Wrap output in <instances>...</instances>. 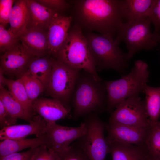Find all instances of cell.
<instances>
[{"label": "cell", "mask_w": 160, "mask_h": 160, "mask_svg": "<svg viewBox=\"0 0 160 160\" xmlns=\"http://www.w3.org/2000/svg\"><path fill=\"white\" fill-rule=\"evenodd\" d=\"M78 24L90 31L113 39L124 20L119 0H78L73 1Z\"/></svg>", "instance_id": "6da1fadb"}, {"label": "cell", "mask_w": 160, "mask_h": 160, "mask_svg": "<svg viewBox=\"0 0 160 160\" xmlns=\"http://www.w3.org/2000/svg\"><path fill=\"white\" fill-rule=\"evenodd\" d=\"M107 102L104 80H97L90 73L81 70L71 98L72 118L76 121L92 113L100 114L106 111Z\"/></svg>", "instance_id": "7a4b0ae2"}, {"label": "cell", "mask_w": 160, "mask_h": 160, "mask_svg": "<svg viewBox=\"0 0 160 160\" xmlns=\"http://www.w3.org/2000/svg\"><path fill=\"white\" fill-rule=\"evenodd\" d=\"M149 74L147 63L138 60L134 61L130 72L122 76L121 79L104 80L108 95L106 111L111 114L123 100L130 97L139 95L140 93L144 92Z\"/></svg>", "instance_id": "3957f363"}, {"label": "cell", "mask_w": 160, "mask_h": 160, "mask_svg": "<svg viewBox=\"0 0 160 160\" xmlns=\"http://www.w3.org/2000/svg\"><path fill=\"white\" fill-rule=\"evenodd\" d=\"M56 57L73 68L88 72L97 80L102 79L97 73L87 39L77 23L69 30Z\"/></svg>", "instance_id": "277c9868"}, {"label": "cell", "mask_w": 160, "mask_h": 160, "mask_svg": "<svg viewBox=\"0 0 160 160\" xmlns=\"http://www.w3.org/2000/svg\"><path fill=\"white\" fill-rule=\"evenodd\" d=\"M90 51L97 71L111 69L119 73L124 72L129 65L127 54L119 47L112 37L93 33L88 34Z\"/></svg>", "instance_id": "5b68a950"}, {"label": "cell", "mask_w": 160, "mask_h": 160, "mask_svg": "<svg viewBox=\"0 0 160 160\" xmlns=\"http://www.w3.org/2000/svg\"><path fill=\"white\" fill-rule=\"evenodd\" d=\"M151 20L148 17L137 20L122 23L118 28L115 41L119 45L125 44L129 61L134 55L143 50H149L156 47L160 42V34L151 31Z\"/></svg>", "instance_id": "8992f818"}, {"label": "cell", "mask_w": 160, "mask_h": 160, "mask_svg": "<svg viewBox=\"0 0 160 160\" xmlns=\"http://www.w3.org/2000/svg\"><path fill=\"white\" fill-rule=\"evenodd\" d=\"M83 122L85 133L73 143L86 155L89 160H105L110 153V148L104 136L106 124L98 114L92 113L87 115Z\"/></svg>", "instance_id": "52a82bcc"}, {"label": "cell", "mask_w": 160, "mask_h": 160, "mask_svg": "<svg viewBox=\"0 0 160 160\" xmlns=\"http://www.w3.org/2000/svg\"><path fill=\"white\" fill-rule=\"evenodd\" d=\"M80 71L54 59L47 94L71 111V100Z\"/></svg>", "instance_id": "ba28073f"}, {"label": "cell", "mask_w": 160, "mask_h": 160, "mask_svg": "<svg viewBox=\"0 0 160 160\" xmlns=\"http://www.w3.org/2000/svg\"><path fill=\"white\" fill-rule=\"evenodd\" d=\"M111 113L108 123L139 127L150 125L144 100L139 95L128 97L119 103Z\"/></svg>", "instance_id": "9c48e42d"}, {"label": "cell", "mask_w": 160, "mask_h": 160, "mask_svg": "<svg viewBox=\"0 0 160 160\" xmlns=\"http://www.w3.org/2000/svg\"><path fill=\"white\" fill-rule=\"evenodd\" d=\"M86 127L83 121L77 127H69L57 124L56 122L47 123L45 134L47 148L59 155L67 152L70 144L85 134Z\"/></svg>", "instance_id": "30bf717a"}, {"label": "cell", "mask_w": 160, "mask_h": 160, "mask_svg": "<svg viewBox=\"0 0 160 160\" xmlns=\"http://www.w3.org/2000/svg\"><path fill=\"white\" fill-rule=\"evenodd\" d=\"M150 125L147 127L130 126L119 124H106L107 141H116L140 146H146Z\"/></svg>", "instance_id": "8fae6325"}, {"label": "cell", "mask_w": 160, "mask_h": 160, "mask_svg": "<svg viewBox=\"0 0 160 160\" xmlns=\"http://www.w3.org/2000/svg\"><path fill=\"white\" fill-rule=\"evenodd\" d=\"M34 57L27 52L21 44L4 52L0 56V72L20 78L29 61Z\"/></svg>", "instance_id": "7c38bea8"}, {"label": "cell", "mask_w": 160, "mask_h": 160, "mask_svg": "<svg viewBox=\"0 0 160 160\" xmlns=\"http://www.w3.org/2000/svg\"><path fill=\"white\" fill-rule=\"evenodd\" d=\"M29 123L27 124H14L1 129L0 140L23 139L32 135L39 137L45 134L48 123L40 115H35Z\"/></svg>", "instance_id": "4fadbf2b"}, {"label": "cell", "mask_w": 160, "mask_h": 160, "mask_svg": "<svg viewBox=\"0 0 160 160\" xmlns=\"http://www.w3.org/2000/svg\"><path fill=\"white\" fill-rule=\"evenodd\" d=\"M72 20L71 16L60 14L52 20L47 31L48 54L56 57L67 37Z\"/></svg>", "instance_id": "5bb4252c"}, {"label": "cell", "mask_w": 160, "mask_h": 160, "mask_svg": "<svg viewBox=\"0 0 160 160\" xmlns=\"http://www.w3.org/2000/svg\"><path fill=\"white\" fill-rule=\"evenodd\" d=\"M47 31L27 28L17 38L29 54L34 57H43L48 54Z\"/></svg>", "instance_id": "9a60e30c"}, {"label": "cell", "mask_w": 160, "mask_h": 160, "mask_svg": "<svg viewBox=\"0 0 160 160\" xmlns=\"http://www.w3.org/2000/svg\"><path fill=\"white\" fill-rule=\"evenodd\" d=\"M35 114L41 116L48 123L59 119L72 118L71 111L54 99L40 98L33 103Z\"/></svg>", "instance_id": "2e32d148"}, {"label": "cell", "mask_w": 160, "mask_h": 160, "mask_svg": "<svg viewBox=\"0 0 160 160\" xmlns=\"http://www.w3.org/2000/svg\"><path fill=\"white\" fill-rule=\"evenodd\" d=\"M29 13L27 28L47 31L52 20L59 14L48 8L36 0H26Z\"/></svg>", "instance_id": "e0dca14e"}, {"label": "cell", "mask_w": 160, "mask_h": 160, "mask_svg": "<svg viewBox=\"0 0 160 160\" xmlns=\"http://www.w3.org/2000/svg\"><path fill=\"white\" fill-rule=\"evenodd\" d=\"M112 160H148L146 146H140L116 141H107Z\"/></svg>", "instance_id": "ac0fdd59"}, {"label": "cell", "mask_w": 160, "mask_h": 160, "mask_svg": "<svg viewBox=\"0 0 160 160\" xmlns=\"http://www.w3.org/2000/svg\"><path fill=\"white\" fill-rule=\"evenodd\" d=\"M121 12L126 22L148 17L154 0H119Z\"/></svg>", "instance_id": "d6986e66"}, {"label": "cell", "mask_w": 160, "mask_h": 160, "mask_svg": "<svg viewBox=\"0 0 160 160\" xmlns=\"http://www.w3.org/2000/svg\"><path fill=\"white\" fill-rule=\"evenodd\" d=\"M41 146L47 147V139L45 134L41 137L33 138L5 140L0 142V158L17 153L26 148Z\"/></svg>", "instance_id": "ffe728a7"}, {"label": "cell", "mask_w": 160, "mask_h": 160, "mask_svg": "<svg viewBox=\"0 0 160 160\" xmlns=\"http://www.w3.org/2000/svg\"><path fill=\"white\" fill-rule=\"evenodd\" d=\"M54 59L44 57H34L28 63L24 73L37 79L42 84L44 89H46Z\"/></svg>", "instance_id": "44dd1931"}, {"label": "cell", "mask_w": 160, "mask_h": 160, "mask_svg": "<svg viewBox=\"0 0 160 160\" xmlns=\"http://www.w3.org/2000/svg\"><path fill=\"white\" fill-rule=\"evenodd\" d=\"M0 84L6 85L9 91L21 104L27 115L31 119L35 115L33 103L30 100L20 78L13 80L7 79L0 72Z\"/></svg>", "instance_id": "7402d4cb"}, {"label": "cell", "mask_w": 160, "mask_h": 160, "mask_svg": "<svg viewBox=\"0 0 160 160\" xmlns=\"http://www.w3.org/2000/svg\"><path fill=\"white\" fill-rule=\"evenodd\" d=\"M29 13L26 0L14 1L9 19V30L17 37L27 28Z\"/></svg>", "instance_id": "603a6c76"}, {"label": "cell", "mask_w": 160, "mask_h": 160, "mask_svg": "<svg viewBox=\"0 0 160 160\" xmlns=\"http://www.w3.org/2000/svg\"><path fill=\"white\" fill-rule=\"evenodd\" d=\"M145 101L149 121L156 124L160 116V87H153L147 85L144 89Z\"/></svg>", "instance_id": "cb8c5ba5"}, {"label": "cell", "mask_w": 160, "mask_h": 160, "mask_svg": "<svg viewBox=\"0 0 160 160\" xmlns=\"http://www.w3.org/2000/svg\"><path fill=\"white\" fill-rule=\"evenodd\" d=\"M0 101L8 113L13 118L16 119H21L29 122L32 119L27 115L22 105L11 92L1 84Z\"/></svg>", "instance_id": "d4e9b609"}, {"label": "cell", "mask_w": 160, "mask_h": 160, "mask_svg": "<svg viewBox=\"0 0 160 160\" xmlns=\"http://www.w3.org/2000/svg\"><path fill=\"white\" fill-rule=\"evenodd\" d=\"M150 123L146 146L150 158L160 160V128L156 124Z\"/></svg>", "instance_id": "484cf974"}, {"label": "cell", "mask_w": 160, "mask_h": 160, "mask_svg": "<svg viewBox=\"0 0 160 160\" xmlns=\"http://www.w3.org/2000/svg\"><path fill=\"white\" fill-rule=\"evenodd\" d=\"M31 101L33 103L44 89L42 84L37 79L23 74L20 78Z\"/></svg>", "instance_id": "4316f807"}, {"label": "cell", "mask_w": 160, "mask_h": 160, "mask_svg": "<svg viewBox=\"0 0 160 160\" xmlns=\"http://www.w3.org/2000/svg\"><path fill=\"white\" fill-rule=\"evenodd\" d=\"M18 38L8 29L0 24V51L4 52L14 47L19 43Z\"/></svg>", "instance_id": "83f0119b"}, {"label": "cell", "mask_w": 160, "mask_h": 160, "mask_svg": "<svg viewBox=\"0 0 160 160\" xmlns=\"http://www.w3.org/2000/svg\"><path fill=\"white\" fill-rule=\"evenodd\" d=\"M31 160H61L57 153L45 146L37 147Z\"/></svg>", "instance_id": "f1b7e54d"}, {"label": "cell", "mask_w": 160, "mask_h": 160, "mask_svg": "<svg viewBox=\"0 0 160 160\" xmlns=\"http://www.w3.org/2000/svg\"><path fill=\"white\" fill-rule=\"evenodd\" d=\"M148 17L154 26L153 32L160 34V0H154Z\"/></svg>", "instance_id": "f546056e"}, {"label": "cell", "mask_w": 160, "mask_h": 160, "mask_svg": "<svg viewBox=\"0 0 160 160\" xmlns=\"http://www.w3.org/2000/svg\"><path fill=\"white\" fill-rule=\"evenodd\" d=\"M14 0H0V23L5 27L9 23L10 15L13 6Z\"/></svg>", "instance_id": "4dcf8cb0"}, {"label": "cell", "mask_w": 160, "mask_h": 160, "mask_svg": "<svg viewBox=\"0 0 160 160\" xmlns=\"http://www.w3.org/2000/svg\"><path fill=\"white\" fill-rule=\"evenodd\" d=\"M67 152L59 155L61 160H89L84 153L73 143Z\"/></svg>", "instance_id": "1f68e13d"}, {"label": "cell", "mask_w": 160, "mask_h": 160, "mask_svg": "<svg viewBox=\"0 0 160 160\" xmlns=\"http://www.w3.org/2000/svg\"><path fill=\"white\" fill-rule=\"evenodd\" d=\"M37 2L58 13L64 11L69 6L68 3L63 0H37Z\"/></svg>", "instance_id": "d6a6232c"}, {"label": "cell", "mask_w": 160, "mask_h": 160, "mask_svg": "<svg viewBox=\"0 0 160 160\" xmlns=\"http://www.w3.org/2000/svg\"><path fill=\"white\" fill-rule=\"evenodd\" d=\"M36 147L22 152L16 153L0 158V160H31Z\"/></svg>", "instance_id": "836d02e7"}, {"label": "cell", "mask_w": 160, "mask_h": 160, "mask_svg": "<svg viewBox=\"0 0 160 160\" xmlns=\"http://www.w3.org/2000/svg\"><path fill=\"white\" fill-rule=\"evenodd\" d=\"M17 119L13 118L8 113L0 101V127H4L15 124Z\"/></svg>", "instance_id": "e575fe53"}, {"label": "cell", "mask_w": 160, "mask_h": 160, "mask_svg": "<svg viewBox=\"0 0 160 160\" xmlns=\"http://www.w3.org/2000/svg\"><path fill=\"white\" fill-rule=\"evenodd\" d=\"M157 125L160 128V121H158L156 123Z\"/></svg>", "instance_id": "d590c367"}, {"label": "cell", "mask_w": 160, "mask_h": 160, "mask_svg": "<svg viewBox=\"0 0 160 160\" xmlns=\"http://www.w3.org/2000/svg\"><path fill=\"white\" fill-rule=\"evenodd\" d=\"M148 160H160L153 159H152L150 158Z\"/></svg>", "instance_id": "8d00e7d4"}]
</instances>
